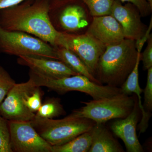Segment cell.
Returning a JSON list of instances; mask_svg holds the SVG:
<instances>
[{
    "label": "cell",
    "mask_w": 152,
    "mask_h": 152,
    "mask_svg": "<svg viewBox=\"0 0 152 152\" xmlns=\"http://www.w3.org/2000/svg\"><path fill=\"white\" fill-rule=\"evenodd\" d=\"M49 16L55 29L60 33H86L93 17L81 0H50Z\"/></svg>",
    "instance_id": "5b68a950"
},
{
    "label": "cell",
    "mask_w": 152,
    "mask_h": 152,
    "mask_svg": "<svg viewBox=\"0 0 152 152\" xmlns=\"http://www.w3.org/2000/svg\"><path fill=\"white\" fill-rule=\"evenodd\" d=\"M0 54L33 56L58 60L55 47L37 37L19 31H9L0 26Z\"/></svg>",
    "instance_id": "52a82bcc"
},
{
    "label": "cell",
    "mask_w": 152,
    "mask_h": 152,
    "mask_svg": "<svg viewBox=\"0 0 152 152\" xmlns=\"http://www.w3.org/2000/svg\"><path fill=\"white\" fill-rule=\"evenodd\" d=\"M86 33L106 48L120 43L125 39L121 25L111 15L93 17Z\"/></svg>",
    "instance_id": "7c38bea8"
},
{
    "label": "cell",
    "mask_w": 152,
    "mask_h": 152,
    "mask_svg": "<svg viewBox=\"0 0 152 152\" xmlns=\"http://www.w3.org/2000/svg\"><path fill=\"white\" fill-rule=\"evenodd\" d=\"M37 87L31 78L25 83H16L0 104V115L9 121H32L35 113L30 111L25 106L23 97Z\"/></svg>",
    "instance_id": "30bf717a"
},
{
    "label": "cell",
    "mask_w": 152,
    "mask_h": 152,
    "mask_svg": "<svg viewBox=\"0 0 152 152\" xmlns=\"http://www.w3.org/2000/svg\"><path fill=\"white\" fill-rule=\"evenodd\" d=\"M25 0H0V10L17 5Z\"/></svg>",
    "instance_id": "83f0119b"
},
{
    "label": "cell",
    "mask_w": 152,
    "mask_h": 152,
    "mask_svg": "<svg viewBox=\"0 0 152 152\" xmlns=\"http://www.w3.org/2000/svg\"><path fill=\"white\" fill-rule=\"evenodd\" d=\"M30 121L40 136L52 146L66 143L91 130L96 124L92 120L72 114L61 119L43 118L35 115Z\"/></svg>",
    "instance_id": "3957f363"
},
{
    "label": "cell",
    "mask_w": 152,
    "mask_h": 152,
    "mask_svg": "<svg viewBox=\"0 0 152 152\" xmlns=\"http://www.w3.org/2000/svg\"><path fill=\"white\" fill-rule=\"evenodd\" d=\"M58 47L66 48L75 53L95 77L99 60L106 48L100 42L86 33H61Z\"/></svg>",
    "instance_id": "ba28073f"
},
{
    "label": "cell",
    "mask_w": 152,
    "mask_h": 152,
    "mask_svg": "<svg viewBox=\"0 0 152 152\" xmlns=\"http://www.w3.org/2000/svg\"><path fill=\"white\" fill-rule=\"evenodd\" d=\"M29 76L37 87H45L61 94L77 91L89 95L94 100L110 97L121 93L120 88L99 84L81 75L54 78L30 69Z\"/></svg>",
    "instance_id": "277c9868"
},
{
    "label": "cell",
    "mask_w": 152,
    "mask_h": 152,
    "mask_svg": "<svg viewBox=\"0 0 152 152\" xmlns=\"http://www.w3.org/2000/svg\"><path fill=\"white\" fill-rule=\"evenodd\" d=\"M0 152H12L10 142L8 121L0 115Z\"/></svg>",
    "instance_id": "603a6c76"
},
{
    "label": "cell",
    "mask_w": 152,
    "mask_h": 152,
    "mask_svg": "<svg viewBox=\"0 0 152 152\" xmlns=\"http://www.w3.org/2000/svg\"><path fill=\"white\" fill-rule=\"evenodd\" d=\"M12 152H52V146L37 133L30 121H9Z\"/></svg>",
    "instance_id": "9c48e42d"
},
{
    "label": "cell",
    "mask_w": 152,
    "mask_h": 152,
    "mask_svg": "<svg viewBox=\"0 0 152 152\" xmlns=\"http://www.w3.org/2000/svg\"><path fill=\"white\" fill-rule=\"evenodd\" d=\"M50 0H25L0 10V26L9 31L26 33L57 47L61 33L53 26L49 16Z\"/></svg>",
    "instance_id": "6da1fadb"
},
{
    "label": "cell",
    "mask_w": 152,
    "mask_h": 152,
    "mask_svg": "<svg viewBox=\"0 0 152 152\" xmlns=\"http://www.w3.org/2000/svg\"><path fill=\"white\" fill-rule=\"evenodd\" d=\"M16 83L5 69L0 65V104Z\"/></svg>",
    "instance_id": "44dd1931"
},
{
    "label": "cell",
    "mask_w": 152,
    "mask_h": 152,
    "mask_svg": "<svg viewBox=\"0 0 152 152\" xmlns=\"http://www.w3.org/2000/svg\"><path fill=\"white\" fill-rule=\"evenodd\" d=\"M91 131L92 140L88 152H124L122 147L103 124H95Z\"/></svg>",
    "instance_id": "2e32d148"
},
{
    "label": "cell",
    "mask_w": 152,
    "mask_h": 152,
    "mask_svg": "<svg viewBox=\"0 0 152 152\" xmlns=\"http://www.w3.org/2000/svg\"><path fill=\"white\" fill-rule=\"evenodd\" d=\"M146 1H148L151 7H152V0H146Z\"/></svg>",
    "instance_id": "f1b7e54d"
},
{
    "label": "cell",
    "mask_w": 152,
    "mask_h": 152,
    "mask_svg": "<svg viewBox=\"0 0 152 152\" xmlns=\"http://www.w3.org/2000/svg\"><path fill=\"white\" fill-rule=\"evenodd\" d=\"M138 101H136L130 113L124 118L117 119L111 125L113 133L124 142L127 152L144 151L137 136V126L139 120Z\"/></svg>",
    "instance_id": "4fadbf2b"
},
{
    "label": "cell",
    "mask_w": 152,
    "mask_h": 152,
    "mask_svg": "<svg viewBox=\"0 0 152 152\" xmlns=\"http://www.w3.org/2000/svg\"><path fill=\"white\" fill-rule=\"evenodd\" d=\"M121 2L131 3L134 5L139 11L142 17L149 15L152 12V7L146 0H118Z\"/></svg>",
    "instance_id": "484cf974"
},
{
    "label": "cell",
    "mask_w": 152,
    "mask_h": 152,
    "mask_svg": "<svg viewBox=\"0 0 152 152\" xmlns=\"http://www.w3.org/2000/svg\"><path fill=\"white\" fill-rule=\"evenodd\" d=\"M110 15L121 25L125 39L137 40L148 28L142 21L140 11L131 3L123 5L120 1L114 0Z\"/></svg>",
    "instance_id": "8fae6325"
},
{
    "label": "cell",
    "mask_w": 152,
    "mask_h": 152,
    "mask_svg": "<svg viewBox=\"0 0 152 152\" xmlns=\"http://www.w3.org/2000/svg\"><path fill=\"white\" fill-rule=\"evenodd\" d=\"M143 91L144 94L143 106L146 112L151 113L152 110V67L148 70L146 85Z\"/></svg>",
    "instance_id": "cb8c5ba5"
},
{
    "label": "cell",
    "mask_w": 152,
    "mask_h": 152,
    "mask_svg": "<svg viewBox=\"0 0 152 152\" xmlns=\"http://www.w3.org/2000/svg\"><path fill=\"white\" fill-rule=\"evenodd\" d=\"M17 62L36 72L52 77L62 78L78 75L61 61L49 58L20 56L18 57Z\"/></svg>",
    "instance_id": "5bb4252c"
},
{
    "label": "cell",
    "mask_w": 152,
    "mask_h": 152,
    "mask_svg": "<svg viewBox=\"0 0 152 152\" xmlns=\"http://www.w3.org/2000/svg\"><path fill=\"white\" fill-rule=\"evenodd\" d=\"M152 29V18H151L150 20L149 25L147 28L146 31L145 32L143 35L142 36L140 39L137 40L135 41V45L137 51L138 53H141L142 49L143 48L144 45L148 41L150 36L151 35V31Z\"/></svg>",
    "instance_id": "4316f807"
},
{
    "label": "cell",
    "mask_w": 152,
    "mask_h": 152,
    "mask_svg": "<svg viewBox=\"0 0 152 152\" xmlns=\"http://www.w3.org/2000/svg\"><path fill=\"white\" fill-rule=\"evenodd\" d=\"M65 114V111L59 99L52 98L42 104L35 115L37 116L43 118L53 119Z\"/></svg>",
    "instance_id": "d6986e66"
},
{
    "label": "cell",
    "mask_w": 152,
    "mask_h": 152,
    "mask_svg": "<svg viewBox=\"0 0 152 152\" xmlns=\"http://www.w3.org/2000/svg\"><path fill=\"white\" fill-rule=\"evenodd\" d=\"M140 53H138L134 67L120 87L121 93L124 94L129 96L133 93L137 96L138 107L142 115L141 120L138 126L140 134L145 132L146 131L148 126L149 121L152 115L151 113L145 111L142 104L141 94L143 90L140 87L139 83V66L140 61Z\"/></svg>",
    "instance_id": "9a60e30c"
},
{
    "label": "cell",
    "mask_w": 152,
    "mask_h": 152,
    "mask_svg": "<svg viewBox=\"0 0 152 152\" xmlns=\"http://www.w3.org/2000/svg\"><path fill=\"white\" fill-rule=\"evenodd\" d=\"M39 87H37L31 93L26 94L23 97L24 104L33 113H37L42 104V92Z\"/></svg>",
    "instance_id": "7402d4cb"
},
{
    "label": "cell",
    "mask_w": 152,
    "mask_h": 152,
    "mask_svg": "<svg viewBox=\"0 0 152 152\" xmlns=\"http://www.w3.org/2000/svg\"><path fill=\"white\" fill-rule=\"evenodd\" d=\"M91 130L60 145L52 146V152H88L92 144Z\"/></svg>",
    "instance_id": "ac0fdd59"
},
{
    "label": "cell",
    "mask_w": 152,
    "mask_h": 152,
    "mask_svg": "<svg viewBox=\"0 0 152 152\" xmlns=\"http://www.w3.org/2000/svg\"><path fill=\"white\" fill-rule=\"evenodd\" d=\"M86 6L91 16L99 17L110 15L114 0H81Z\"/></svg>",
    "instance_id": "ffe728a7"
},
{
    "label": "cell",
    "mask_w": 152,
    "mask_h": 152,
    "mask_svg": "<svg viewBox=\"0 0 152 152\" xmlns=\"http://www.w3.org/2000/svg\"><path fill=\"white\" fill-rule=\"evenodd\" d=\"M138 54L134 40L125 39L107 47L99 60L95 77L101 85L120 88L134 67Z\"/></svg>",
    "instance_id": "7a4b0ae2"
},
{
    "label": "cell",
    "mask_w": 152,
    "mask_h": 152,
    "mask_svg": "<svg viewBox=\"0 0 152 152\" xmlns=\"http://www.w3.org/2000/svg\"><path fill=\"white\" fill-rule=\"evenodd\" d=\"M147 42V46L143 52L141 53L140 56V59L142 62L144 70H148L152 67V35Z\"/></svg>",
    "instance_id": "d4e9b609"
},
{
    "label": "cell",
    "mask_w": 152,
    "mask_h": 152,
    "mask_svg": "<svg viewBox=\"0 0 152 152\" xmlns=\"http://www.w3.org/2000/svg\"><path fill=\"white\" fill-rule=\"evenodd\" d=\"M55 48L58 60L64 63L76 73L86 76L92 81L101 84L97 79L90 72L82 60L73 52L64 47H55Z\"/></svg>",
    "instance_id": "e0dca14e"
},
{
    "label": "cell",
    "mask_w": 152,
    "mask_h": 152,
    "mask_svg": "<svg viewBox=\"0 0 152 152\" xmlns=\"http://www.w3.org/2000/svg\"><path fill=\"white\" fill-rule=\"evenodd\" d=\"M137 100L121 93L110 97L82 102L85 105L71 114L103 124L110 120L126 118L132 110Z\"/></svg>",
    "instance_id": "8992f818"
}]
</instances>
